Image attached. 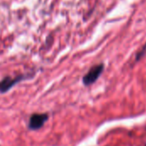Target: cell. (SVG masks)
I'll return each instance as SVG.
<instances>
[{
  "mask_svg": "<svg viewBox=\"0 0 146 146\" xmlns=\"http://www.w3.org/2000/svg\"><path fill=\"white\" fill-rule=\"evenodd\" d=\"M104 68V64H98L92 67L88 73L83 77V83L85 86H90L93 84L101 75Z\"/></svg>",
  "mask_w": 146,
  "mask_h": 146,
  "instance_id": "1",
  "label": "cell"
},
{
  "mask_svg": "<svg viewBox=\"0 0 146 146\" xmlns=\"http://www.w3.org/2000/svg\"><path fill=\"white\" fill-rule=\"evenodd\" d=\"M27 75H18L16 77L11 78V77H5L0 81V93H5L9 89H11L14 86H15L17 83L21 81L22 80L26 79Z\"/></svg>",
  "mask_w": 146,
  "mask_h": 146,
  "instance_id": "2",
  "label": "cell"
},
{
  "mask_svg": "<svg viewBox=\"0 0 146 146\" xmlns=\"http://www.w3.org/2000/svg\"><path fill=\"white\" fill-rule=\"evenodd\" d=\"M47 114H33L31 115L28 122V128L30 130H38L48 121Z\"/></svg>",
  "mask_w": 146,
  "mask_h": 146,
  "instance_id": "3",
  "label": "cell"
},
{
  "mask_svg": "<svg viewBox=\"0 0 146 146\" xmlns=\"http://www.w3.org/2000/svg\"><path fill=\"white\" fill-rule=\"evenodd\" d=\"M146 54V44H145V46L143 47V49H142V50L140 51V53L139 54H138V56H137V59H139V58H141L144 55H145Z\"/></svg>",
  "mask_w": 146,
  "mask_h": 146,
  "instance_id": "4",
  "label": "cell"
}]
</instances>
